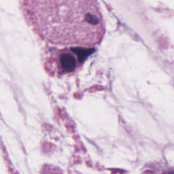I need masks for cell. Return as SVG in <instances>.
Returning a JSON list of instances; mask_svg holds the SVG:
<instances>
[{"mask_svg":"<svg viewBox=\"0 0 174 174\" xmlns=\"http://www.w3.org/2000/svg\"><path fill=\"white\" fill-rule=\"evenodd\" d=\"M169 174H174V171H171V172H170Z\"/></svg>","mask_w":174,"mask_h":174,"instance_id":"3957f363","label":"cell"},{"mask_svg":"<svg viewBox=\"0 0 174 174\" xmlns=\"http://www.w3.org/2000/svg\"><path fill=\"white\" fill-rule=\"evenodd\" d=\"M60 64L63 71H71L74 69L76 65V61L75 57L71 54H62L60 57Z\"/></svg>","mask_w":174,"mask_h":174,"instance_id":"7a4b0ae2","label":"cell"},{"mask_svg":"<svg viewBox=\"0 0 174 174\" xmlns=\"http://www.w3.org/2000/svg\"><path fill=\"white\" fill-rule=\"evenodd\" d=\"M28 21L40 36L61 45L93 46L104 33L99 9L91 0L23 1Z\"/></svg>","mask_w":174,"mask_h":174,"instance_id":"6da1fadb","label":"cell"}]
</instances>
